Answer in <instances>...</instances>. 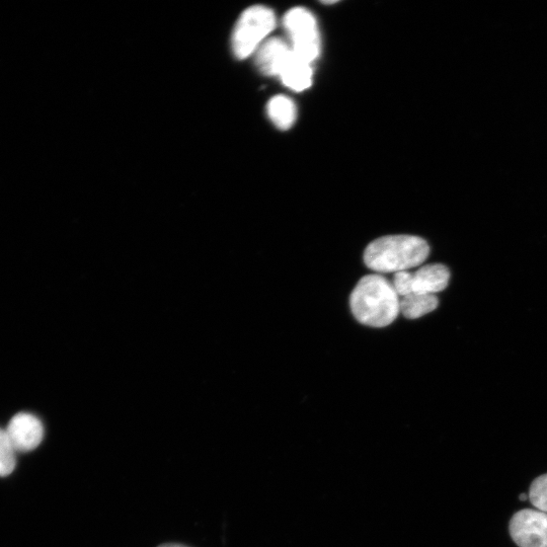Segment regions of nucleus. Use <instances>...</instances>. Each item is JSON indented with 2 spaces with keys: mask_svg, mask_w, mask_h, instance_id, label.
Wrapping results in <instances>:
<instances>
[{
  "mask_svg": "<svg viewBox=\"0 0 547 547\" xmlns=\"http://www.w3.org/2000/svg\"><path fill=\"white\" fill-rule=\"evenodd\" d=\"M400 296L392 283L381 275L363 277L354 288L350 306L355 319L362 325L384 328L400 315Z\"/></svg>",
  "mask_w": 547,
  "mask_h": 547,
  "instance_id": "1",
  "label": "nucleus"
},
{
  "mask_svg": "<svg viewBox=\"0 0 547 547\" xmlns=\"http://www.w3.org/2000/svg\"><path fill=\"white\" fill-rule=\"evenodd\" d=\"M430 254L427 242L414 236L380 238L366 248L365 265L377 273H399L422 265Z\"/></svg>",
  "mask_w": 547,
  "mask_h": 547,
  "instance_id": "2",
  "label": "nucleus"
},
{
  "mask_svg": "<svg viewBox=\"0 0 547 547\" xmlns=\"http://www.w3.org/2000/svg\"><path fill=\"white\" fill-rule=\"evenodd\" d=\"M276 27L272 10L256 6L241 16L232 34V51L239 59H246L255 53Z\"/></svg>",
  "mask_w": 547,
  "mask_h": 547,
  "instance_id": "3",
  "label": "nucleus"
},
{
  "mask_svg": "<svg viewBox=\"0 0 547 547\" xmlns=\"http://www.w3.org/2000/svg\"><path fill=\"white\" fill-rule=\"evenodd\" d=\"M293 52L308 63L320 56L321 37L317 20L308 10L294 8L283 19Z\"/></svg>",
  "mask_w": 547,
  "mask_h": 547,
  "instance_id": "4",
  "label": "nucleus"
},
{
  "mask_svg": "<svg viewBox=\"0 0 547 547\" xmlns=\"http://www.w3.org/2000/svg\"><path fill=\"white\" fill-rule=\"evenodd\" d=\"M510 534L519 547H547V514L525 509L510 521Z\"/></svg>",
  "mask_w": 547,
  "mask_h": 547,
  "instance_id": "5",
  "label": "nucleus"
},
{
  "mask_svg": "<svg viewBox=\"0 0 547 547\" xmlns=\"http://www.w3.org/2000/svg\"><path fill=\"white\" fill-rule=\"evenodd\" d=\"M6 430L17 452L36 449L44 438L42 422L29 413L17 414Z\"/></svg>",
  "mask_w": 547,
  "mask_h": 547,
  "instance_id": "6",
  "label": "nucleus"
},
{
  "mask_svg": "<svg viewBox=\"0 0 547 547\" xmlns=\"http://www.w3.org/2000/svg\"><path fill=\"white\" fill-rule=\"evenodd\" d=\"M292 52L291 46L283 39H268L257 50V66L262 73L279 77Z\"/></svg>",
  "mask_w": 547,
  "mask_h": 547,
  "instance_id": "7",
  "label": "nucleus"
},
{
  "mask_svg": "<svg viewBox=\"0 0 547 547\" xmlns=\"http://www.w3.org/2000/svg\"><path fill=\"white\" fill-rule=\"evenodd\" d=\"M449 279L450 272L446 266L426 265L413 274V293L435 295L448 286Z\"/></svg>",
  "mask_w": 547,
  "mask_h": 547,
  "instance_id": "8",
  "label": "nucleus"
},
{
  "mask_svg": "<svg viewBox=\"0 0 547 547\" xmlns=\"http://www.w3.org/2000/svg\"><path fill=\"white\" fill-rule=\"evenodd\" d=\"M311 64L298 57L292 52L279 77L283 85L292 91L303 92L312 85Z\"/></svg>",
  "mask_w": 547,
  "mask_h": 547,
  "instance_id": "9",
  "label": "nucleus"
},
{
  "mask_svg": "<svg viewBox=\"0 0 547 547\" xmlns=\"http://www.w3.org/2000/svg\"><path fill=\"white\" fill-rule=\"evenodd\" d=\"M439 304L436 295L411 293L400 301L401 312L405 318L416 320L434 311Z\"/></svg>",
  "mask_w": 547,
  "mask_h": 547,
  "instance_id": "10",
  "label": "nucleus"
},
{
  "mask_svg": "<svg viewBox=\"0 0 547 547\" xmlns=\"http://www.w3.org/2000/svg\"><path fill=\"white\" fill-rule=\"evenodd\" d=\"M268 116L275 126L288 130L296 120L297 110L294 102L286 96H276L267 105Z\"/></svg>",
  "mask_w": 547,
  "mask_h": 547,
  "instance_id": "11",
  "label": "nucleus"
},
{
  "mask_svg": "<svg viewBox=\"0 0 547 547\" xmlns=\"http://www.w3.org/2000/svg\"><path fill=\"white\" fill-rule=\"evenodd\" d=\"M17 451L7 430L0 428V477L10 476L16 468Z\"/></svg>",
  "mask_w": 547,
  "mask_h": 547,
  "instance_id": "12",
  "label": "nucleus"
},
{
  "mask_svg": "<svg viewBox=\"0 0 547 547\" xmlns=\"http://www.w3.org/2000/svg\"><path fill=\"white\" fill-rule=\"evenodd\" d=\"M529 500L539 511L547 513V475L534 480L530 487Z\"/></svg>",
  "mask_w": 547,
  "mask_h": 547,
  "instance_id": "13",
  "label": "nucleus"
},
{
  "mask_svg": "<svg viewBox=\"0 0 547 547\" xmlns=\"http://www.w3.org/2000/svg\"><path fill=\"white\" fill-rule=\"evenodd\" d=\"M393 286L399 296L410 295L413 293V274L409 271L396 273Z\"/></svg>",
  "mask_w": 547,
  "mask_h": 547,
  "instance_id": "14",
  "label": "nucleus"
},
{
  "mask_svg": "<svg viewBox=\"0 0 547 547\" xmlns=\"http://www.w3.org/2000/svg\"><path fill=\"white\" fill-rule=\"evenodd\" d=\"M159 547H188V546L181 545V544H176V543H169V544L161 545Z\"/></svg>",
  "mask_w": 547,
  "mask_h": 547,
  "instance_id": "15",
  "label": "nucleus"
},
{
  "mask_svg": "<svg viewBox=\"0 0 547 547\" xmlns=\"http://www.w3.org/2000/svg\"><path fill=\"white\" fill-rule=\"evenodd\" d=\"M519 499H520L521 501H526V500H527V496H526L525 494H522V495H520Z\"/></svg>",
  "mask_w": 547,
  "mask_h": 547,
  "instance_id": "16",
  "label": "nucleus"
},
{
  "mask_svg": "<svg viewBox=\"0 0 547 547\" xmlns=\"http://www.w3.org/2000/svg\"><path fill=\"white\" fill-rule=\"evenodd\" d=\"M324 4H325V5H334V4H336V2H326V3H324Z\"/></svg>",
  "mask_w": 547,
  "mask_h": 547,
  "instance_id": "17",
  "label": "nucleus"
}]
</instances>
